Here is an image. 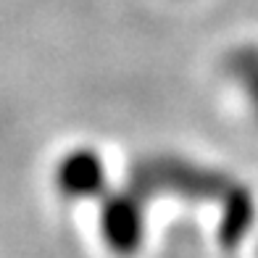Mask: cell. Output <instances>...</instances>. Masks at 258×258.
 <instances>
[{
	"label": "cell",
	"mask_w": 258,
	"mask_h": 258,
	"mask_svg": "<svg viewBox=\"0 0 258 258\" xmlns=\"http://www.w3.org/2000/svg\"><path fill=\"white\" fill-rule=\"evenodd\" d=\"M229 77L237 85L240 95L248 105V111L258 119V50L255 48H240L229 61Z\"/></svg>",
	"instance_id": "obj_3"
},
{
	"label": "cell",
	"mask_w": 258,
	"mask_h": 258,
	"mask_svg": "<svg viewBox=\"0 0 258 258\" xmlns=\"http://www.w3.org/2000/svg\"><path fill=\"white\" fill-rule=\"evenodd\" d=\"M58 184H61L63 195L85 201V198H103L108 192V171H105V161L95 148H77L72 150L61 169H58Z\"/></svg>",
	"instance_id": "obj_2"
},
{
	"label": "cell",
	"mask_w": 258,
	"mask_h": 258,
	"mask_svg": "<svg viewBox=\"0 0 258 258\" xmlns=\"http://www.w3.org/2000/svg\"><path fill=\"white\" fill-rule=\"evenodd\" d=\"M100 237L116 255L129 258L143 248L148 237V216L135 195L108 190L100 206Z\"/></svg>",
	"instance_id": "obj_1"
}]
</instances>
